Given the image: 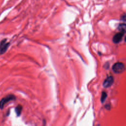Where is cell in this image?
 Listing matches in <instances>:
<instances>
[{
	"instance_id": "cell-4",
	"label": "cell",
	"mask_w": 126,
	"mask_h": 126,
	"mask_svg": "<svg viewBox=\"0 0 126 126\" xmlns=\"http://www.w3.org/2000/svg\"><path fill=\"white\" fill-rule=\"evenodd\" d=\"M114 82V78L112 76H110L106 79L103 83V86L105 88H108L110 87Z\"/></svg>"
},
{
	"instance_id": "cell-10",
	"label": "cell",
	"mask_w": 126,
	"mask_h": 126,
	"mask_svg": "<svg viewBox=\"0 0 126 126\" xmlns=\"http://www.w3.org/2000/svg\"><path fill=\"white\" fill-rule=\"evenodd\" d=\"M125 41L126 42V38H125Z\"/></svg>"
},
{
	"instance_id": "cell-5",
	"label": "cell",
	"mask_w": 126,
	"mask_h": 126,
	"mask_svg": "<svg viewBox=\"0 0 126 126\" xmlns=\"http://www.w3.org/2000/svg\"><path fill=\"white\" fill-rule=\"evenodd\" d=\"M123 33H124L120 32V33H117L116 35H114L112 39L113 42L115 43H119L122 39V38L123 37Z\"/></svg>"
},
{
	"instance_id": "cell-9",
	"label": "cell",
	"mask_w": 126,
	"mask_h": 126,
	"mask_svg": "<svg viewBox=\"0 0 126 126\" xmlns=\"http://www.w3.org/2000/svg\"><path fill=\"white\" fill-rule=\"evenodd\" d=\"M121 19L123 21L126 22V14H123L121 17Z\"/></svg>"
},
{
	"instance_id": "cell-1",
	"label": "cell",
	"mask_w": 126,
	"mask_h": 126,
	"mask_svg": "<svg viewBox=\"0 0 126 126\" xmlns=\"http://www.w3.org/2000/svg\"><path fill=\"white\" fill-rule=\"evenodd\" d=\"M126 67L124 64L121 62L115 63L112 66V70L116 73H121L125 71Z\"/></svg>"
},
{
	"instance_id": "cell-8",
	"label": "cell",
	"mask_w": 126,
	"mask_h": 126,
	"mask_svg": "<svg viewBox=\"0 0 126 126\" xmlns=\"http://www.w3.org/2000/svg\"><path fill=\"white\" fill-rule=\"evenodd\" d=\"M106 97H107L106 93V92H102V95H101V99H101V101L102 103H103L105 101Z\"/></svg>"
},
{
	"instance_id": "cell-7",
	"label": "cell",
	"mask_w": 126,
	"mask_h": 126,
	"mask_svg": "<svg viewBox=\"0 0 126 126\" xmlns=\"http://www.w3.org/2000/svg\"><path fill=\"white\" fill-rule=\"evenodd\" d=\"M22 110V106L21 105H18L15 107V111L18 116H19L21 115Z\"/></svg>"
},
{
	"instance_id": "cell-6",
	"label": "cell",
	"mask_w": 126,
	"mask_h": 126,
	"mask_svg": "<svg viewBox=\"0 0 126 126\" xmlns=\"http://www.w3.org/2000/svg\"><path fill=\"white\" fill-rule=\"evenodd\" d=\"M118 29L119 31L123 33H126V24H120L118 27Z\"/></svg>"
},
{
	"instance_id": "cell-2",
	"label": "cell",
	"mask_w": 126,
	"mask_h": 126,
	"mask_svg": "<svg viewBox=\"0 0 126 126\" xmlns=\"http://www.w3.org/2000/svg\"><path fill=\"white\" fill-rule=\"evenodd\" d=\"M16 99L15 96L13 95H8L6 97L3 98L0 100V109H3L5 105L10 101L15 100Z\"/></svg>"
},
{
	"instance_id": "cell-3",
	"label": "cell",
	"mask_w": 126,
	"mask_h": 126,
	"mask_svg": "<svg viewBox=\"0 0 126 126\" xmlns=\"http://www.w3.org/2000/svg\"><path fill=\"white\" fill-rule=\"evenodd\" d=\"M10 43L7 42V39H4L0 42V55L4 54L7 50Z\"/></svg>"
}]
</instances>
